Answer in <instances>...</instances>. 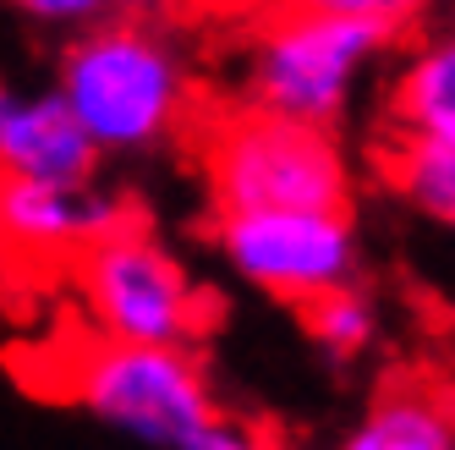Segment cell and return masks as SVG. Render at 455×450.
Here are the masks:
<instances>
[{"mask_svg":"<svg viewBox=\"0 0 455 450\" xmlns=\"http://www.w3.org/2000/svg\"><path fill=\"white\" fill-rule=\"evenodd\" d=\"M55 88L105 159H148L187 138L198 143L214 116L204 110L187 39L138 17H110L60 44Z\"/></svg>","mask_w":455,"mask_h":450,"instance_id":"cell-1","label":"cell"},{"mask_svg":"<svg viewBox=\"0 0 455 450\" xmlns=\"http://www.w3.org/2000/svg\"><path fill=\"white\" fill-rule=\"evenodd\" d=\"M401 39L340 12L291 6L236 34V100L247 110L285 116L302 126L340 133L373 77L389 72Z\"/></svg>","mask_w":455,"mask_h":450,"instance_id":"cell-2","label":"cell"},{"mask_svg":"<svg viewBox=\"0 0 455 450\" xmlns=\"http://www.w3.org/2000/svg\"><path fill=\"white\" fill-rule=\"evenodd\" d=\"M214 214H351L356 159L340 133L220 105L198 133Z\"/></svg>","mask_w":455,"mask_h":450,"instance_id":"cell-3","label":"cell"},{"mask_svg":"<svg viewBox=\"0 0 455 450\" xmlns=\"http://www.w3.org/2000/svg\"><path fill=\"white\" fill-rule=\"evenodd\" d=\"M88 335L121 346H192L214 330V292L138 214L67 269Z\"/></svg>","mask_w":455,"mask_h":450,"instance_id":"cell-4","label":"cell"},{"mask_svg":"<svg viewBox=\"0 0 455 450\" xmlns=\"http://www.w3.org/2000/svg\"><path fill=\"white\" fill-rule=\"evenodd\" d=\"M60 396L154 450H187L220 417L209 368L192 346H121L83 335L60 358Z\"/></svg>","mask_w":455,"mask_h":450,"instance_id":"cell-5","label":"cell"},{"mask_svg":"<svg viewBox=\"0 0 455 450\" xmlns=\"http://www.w3.org/2000/svg\"><path fill=\"white\" fill-rule=\"evenodd\" d=\"M209 242L242 285L297 313L340 285H363V242L351 214H214Z\"/></svg>","mask_w":455,"mask_h":450,"instance_id":"cell-6","label":"cell"},{"mask_svg":"<svg viewBox=\"0 0 455 450\" xmlns=\"http://www.w3.org/2000/svg\"><path fill=\"white\" fill-rule=\"evenodd\" d=\"M138 220L132 198L110 187H22L6 181L0 192V231L12 259L28 269H60L67 275L93 242Z\"/></svg>","mask_w":455,"mask_h":450,"instance_id":"cell-7","label":"cell"},{"mask_svg":"<svg viewBox=\"0 0 455 450\" xmlns=\"http://www.w3.org/2000/svg\"><path fill=\"white\" fill-rule=\"evenodd\" d=\"M105 154L93 149L60 88H6L0 100V171L22 187H100Z\"/></svg>","mask_w":455,"mask_h":450,"instance_id":"cell-8","label":"cell"},{"mask_svg":"<svg viewBox=\"0 0 455 450\" xmlns=\"http://www.w3.org/2000/svg\"><path fill=\"white\" fill-rule=\"evenodd\" d=\"M379 126L384 138L455 149V28L434 22L395 50L379 88Z\"/></svg>","mask_w":455,"mask_h":450,"instance_id":"cell-9","label":"cell"},{"mask_svg":"<svg viewBox=\"0 0 455 450\" xmlns=\"http://www.w3.org/2000/svg\"><path fill=\"white\" fill-rule=\"evenodd\" d=\"M335 450H455V401L434 384H384Z\"/></svg>","mask_w":455,"mask_h":450,"instance_id":"cell-10","label":"cell"},{"mask_svg":"<svg viewBox=\"0 0 455 450\" xmlns=\"http://www.w3.org/2000/svg\"><path fill=\"white\" fill-rule=\"evenodd\" d=\"M379 176L406 209L455 231V149L450 143L384 138L379 143Z\"/></svg>","mask_w":455,"mask_h":450,"instance_id":"cell-11","label":"cell"},{"mask_svg":"<svg viewBox=\"0 0 455 450\" xmlns=\"http://www.w3.org/2000/svg\"><path fill=\"white\" fill-rule=\"evenodd\" d=\"M302 330L330 363H356V358H368L373 341H379V302L363 285H340V292L302 308Z\"/></svg>","mask_w":455,"mask_h":450,"instance_id":"cell-12","label":"cell"},{"mask_svg":"<svg viewBox=\"0 0 455 450\" xmlns=\"http://www.w3.org/2000/svg\"><path fill=\"white\" fill-rule=\"evenodd\" d=\"M307 6L340 12V17H356V22H373V28H384L389 39L406 44V39L428 34V28L439 22L444 0H307Z\"/></svg>","mask_w":455,"mask_h":450,"instance_id":"cell-13","label":"cell"},{"mask_svg":"<svg viewBox=\"0 0 455 450\" xmlns=\"http://www.w3.org/2000/svg\"><path fill=\"white\" fill-rule=\"evenodd\" d=\"M6 6L34 28V34H50V39H77L88 28H100L110 17H121V0H6Z\"/></svg>","mask_w":455,"mask_h":450,"instance_id":"cell-14","label":"cell"},{"mask_svg":"<svg viewBox=\"0 0 455 450\" xmlns=\"http://www.w3.org/2000/svg\"><path fill=\"white\" fill-rule=\"evenodd\" d=\"M187 450H280V439L264 434L258 423H242V417H214Z\"/></svg>","mask_w":455,"mask_h":450,"instance_id":"cell-15","label":"cell"},{"mask_svg":"<svg viewBox=\"0 0 455 450\" xmlns=\"http://www.w3.org/2000/svg\"><path fill=\"white\" fill-rule=\"evenodd\" d=\"M121 17H138V22H154V28H176V34H187L192 22L209 17V0H121Z\"/></svg>","mask_w":455,"mask_h":450,"instance_id":"cell-16","label":"cell"},{"mask_svg":"<svg viewBox=\"0 0 455 450\" xmlns=\"http://www.w3.org/2000/svg\"><path fill=\"white\" fill-rule=\"evenodd\" d=\"M291 6H302V0H209V22H225L231 34H242V28L252 22H269Z\"/></svg>","mask_w":455,"mask_h":450,"instance_id":"cell-17","label":"cell"},{"mask_svg":"<svg viewBox=\"0 0 455 450\" xmlns=\"http://www.w3.org/2000/svg\"><path fill=\"white\" fill-rule=\"evenodd\" d=\"M439 22H444V28H455V0H444V12H439Z\"/></svg>","mask_w":455,"mask_h":450,"instance_id":"cell-18","label":"cell"}]
</instances>
